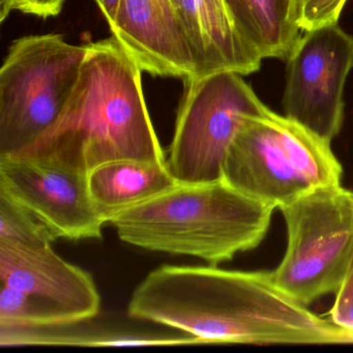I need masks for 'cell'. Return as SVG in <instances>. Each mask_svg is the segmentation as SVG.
Returning a JSON list of instances; mask_svg holds the SVG:
<instances>
[{
    "label": "cell",
    "instance_id": "13",
    "mask_svg": "<svg viewBox=\"0 0 353 353\" xmlns=\"http://www.w3.org/2000/svg\"><path fill=\"white\" fill-rule=\"evenodd\" d=\"M179 183L167 162L123 160L107 163L88 173L97 210L108 223L121 212L148 201Z\"/></svg>",
    "mask_w": 353,
    "mask_h": 353
},
{
    "label": "cell",
    "instance_id": "11",
    "mask_svg": "<svg viewBox=\"0 0 353 353\" xmlns=\"http://www.w3.org/2000/svg\"><path fill=\"white\" fill-rule=\"evenodd\" d=\"M109 28L143 71L185 81L199 76L195 54L173 0H119Z\"/></svg>",
    "mask_w": 353,
    "mask_h": 353
},
{
    "label": "cell",
    "instance_id": "6",
    "mask_svg": "<svg viewBox=\"0 0 353 353\" xmlns=\"http://www.w3.org/2000/svg\"><path fill=\"white\" fill-rule=\"evenodd\" d=\"M280 210L288 243L272 272L276 286L303 305L336 292L353 253L352 192L341 185L319 188Z\"/></svg>",
    "mask_w": 353,
    "mask_h": 353
},
{
    "label": "cell",
    "instance_id": "20",
    "mask_svg": "<svg viewBox=\"0 0 353 353\" xmlns=\"http://www.w3.org/2000/svg\"><path fill=\"white\" fill-rule=\"evenodd\" d=\"M65 3V0H13L12 10L48 18L59 15Z\"/></svg>",
    "mask_w": 353,
    "mask_h": 353
},
{
    "label": "cell",
    "instance_id": "8",
    "mask_svg": "<svg viewBox=\"0 0 353 353\" xmlns=\"http://www.w3.org/2000/svg\"><path fill=\"white\" fill-rule=\"evenodd\" d=\"M286 61L285 117L332 142L344 121V88L353 69V37L338 23L305 30Z\"/></svg>",
    "mask_w": 353,
    "mask_h": 353
},
{
    "label": "cell",
    "instance_id": "2",
    "mask_svg": "<svg viewBox=\"0 0 353 353\" xmlns=\"http://www.w3.org/2000/svg\"><path fill=\"white\" fill-rule=\"evenodd\" d=\"M142 72L114 37L90 43L63 112L16 154L46 159L85 174L117 161L166 162L144 99Z\"/></svg>",
    "mask_w": 353,
    "mask_h": 353
},
{
    "label": "cell",
    "instance_id": "22",
    "mask_svg": "<svg viewBox=\"0 0 353 353\" xmlns=\"http://www.w3.org/2000/svg\"><path fill=\"white\" fill-rule=\"evenodd\" d=\"M13 0H0V21L3 22L8 16L11 15Z\"/></svg>",
    "mask_w": 353,
    "mask_h": 353
},
{
    "label": "cell",
    "instance_id": "15",
    "mask_svg": "<svg viewBox=\"0 0 353 353\" xmlns=\"http://www.w3.org/2000/svg\"><path fill=\"white\" fill-rule=\"evenodd\" d=\"M197 6L212 73L232 71L245 76L257 72L263 59L239 36L224 0H197Z\"/></svg>",
    "mask_w": 353,
    "mask_h": 353
},
{
    "label": "cell",
    "instance_id": "18",
    "mask_svg": "<svg viewBox=\"0 0 353 353\" xmlns=\"http://www.w3.org/2000/svg\"><path fill=\"white\" fill-rule=\"evenodd\" d=\"M347 0H296V19L301 32L338 23Z\"/></svg>",
    "mask_w": 353,
    "mask_h": 353
},
{
    "label": "cell",
    "instance_id": "3",
    "mask_svg": "<svg viewBox=\"0 0 353 353\" xmlns=\"http://www.w3.org/2000/svg\"><path fill=\"white\" fill-rule=\"evenodd\" d=\"M274 210L221 179L177 183L113 216L108 224L121 241L134 247L219 265L257 248Z\"/></svg>",
    "mask_w": 353,
    "mask_h": 353
},
{
    "label": "cell",
    "instance_id": "23",
    "mask_svg": "<svg viewBox=\"0 0 353 353\" xmlns=\"http://www.w3.org/2000/svg\"><path fill=\"white\" fill-rule=\"evenodd\" d=\"M173 3H174V6H175V3H176V0H173ZM177 11V10H176Z\"/></svg>",
    "mask_w": 353,
    "mask_h": 353
},
{
    "label": "cell",
    "instance_id": "1",
    "mask_svg": "<svg viewBox=\"0 0 353 353\" xmlns=\"http://www.w3.org/2000/svg\"><path fill=\"white\" fill-rule=\"evenodd\" d=\"M128 315L185 332L201 345L347 343V330L279 288L272 272L162 265L136 287Z\"/></svg>",
    "mask_w": 353,
    "mask_h": 353
},
{
    "label": "cell",
    "instance_id": "19",
    "mask_svg": "<svg viewBox=\"0 0 353 353\" xmlns=\"http://www.w3.org/2000/svg\"><path fill=\"white\" fill-rule=\"evenodd\" d=\"M330 315L336 325L353 332V253L346 276L336 292Z\"/></svg>",
    "mask_w": 353,
    "mask_h": 353
},
{
    "label": "cell",
    "instance_id": "9",
    "mask_svg": "<svg viewBox=\"0 0 353 353\" xmlns=\"http://www.w3.org/2000/svg\"><path fill=\"white\" fill-rule=\"evenodd\" d=\"M0 191L70 241L102 239L107 224L94 205L88 174L36 157H0Z\"/></svg>",
    "mask_w": 353,
    "mask_h": 353
},
{
    "label": "cell",
    "instance_id": "21",
    "mask_svg": "<svg viewBox=\"0 0 353 353\" xmlns=\"http://www.w3.org/2000/svg\"><path fill=\"white\" fill-rule=\"evenodd\" d=\"M101 12L104 15L105 19L108 22L109 26L114 21L119 9V0H94Z\"/></svg>",
    "mask_w": 353,
    "mask_h": 353
},
{
    "label": "cell",
    "instance_id": "17",
    "mask_svg": "<svg viewBox=\"0 0 353 353\" xmlns=\"http://www.w3.org/2000/svg\"><path fill=\"white\" fill-rule=\"evenodd\" d=\"M68 321L32 295L1 284L0 325H44Z\"/></svg>",
    "mask_w": 353,
    "mask_h": 353
},
{
    "label": "cell",
    "instance_id": "4",
    "mask_svg": "<svg viewBox=\"0 0 353 353\" xmlns=\"http://www.w3.org/2000/svg\"><path fill=\"white\" fill-rule=\"evenodd\" d=\"M342 174L330 142L270 109L245 119L223 168L231 187L274 208L341 185Z\"/></svg>",
    "mask_w": 353,
    "mask_h": 353
},
{
    "label": "cell",
    "instance_id": "7",
    "mask_svg": "<svg viewBox=\"0 0 353 353\" xmlns=\"http://www.w3.org/2000/svg\"><path fill=\"white\" fill-rule=\"evenodd\" d=\"M185 82L167 165L179 183L221 181L229 148L245 119L270 108L235 72H214Z\"/></svg>",
    "mask_w": 353,
    "mask_h": 353
},
{
    "label": "cell",
    "instance_id": "16",
    "mask_svg": "<svg viewBox=\"0 0 353 353\" xmlns=\"http://www.w3.org/2000/svg\"><path fill=\"white\" fill-rule=\"evenodd\" d=\"M57 239L52 229L5 192L0 191V241L48 245Z\"/></svg>",
    "mask_w": 353,
    "mask_h": 353
},
{
    "label": "cell",
    "instance_id": "14",
    "mask_svg": "<svg viewBox=\"0 0 353 353\" xmlns=\"http://www.w3.org/2000/svg\"><path fill=\"white\" fill-rule=\"evenodd\" d=\"M239 36L262 59H286L301 37L296 0H224Z\"/></svg>",
    "mask_w": 353,
    "mask_h": 353
},
{
    "label": "cell",
    "instance_id": "10",
    "mask_svg": "<svg viewBox=\"0 0 353 353\" xmlns=\"http://www.w3.org/2000/svg\"><path fill=\"white\" fill-rule=\"evenodd\" d=\"M0 281L36 297L65 320L100 313L102 299L92 274L61 257L52 245L0 241Z\"/></svg>",
    "mask_w": 353,
    "mask_h": 353
},
{
    "label": "cell",
    "instance_id": "5",
    "mask_svg": "<svg viewBox=\"0 0 353 353\" xmlns=\"http://www.w3.org/2000/svg\"><path fill=\"white\" fill-rule=\"evenodd\" d=\"M86 51L59 34L14 41L0 70V157L26 150L57 121Z\"/></svg>",
    "mask_w": 353,
    "mask_h": 353
},
{
    "label": "cell",
    "instance_id": "12",
    "mask_svg": "<svg viewBox=\"0 0 353 353\" xmlns=\"http://www.w3.org/2000/svg\"><path fill=\"white\" fill-rule=\"evenodd\" d=\"M90 319L44 325H0V346L152 347L188 346L201 343L181 334H138L117 330Z\"/></svg>",
    "mask_w": 353,
    "mask_h": 353
}]
</instances>
